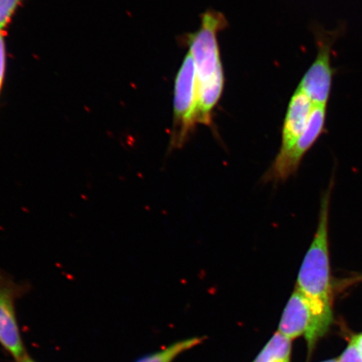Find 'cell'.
I'll return each instance as SVG.
<instances>
[{"label":"cell","mask_w":362,"mask_h":362,"mask_svg":"<svg viewBox=\"0 0 362 362\" xmlns=\"http://www.w3.org/2000/svg\"><path fill=\"white\" fill-rule=\"evenodd\" d=\"M20 362H36L35 360L31 358V357L27 354L24 358H23Z\"/></svg>","instance_id":"obj_16"},{"label":"cell","mask_w":362,"mask_h":362,"mask_svg":"<svg viewBox=\"0 0 362 362\" xmlns=\"http://www.w3.org/2000/svg\"><path fill=\"white\" fill-rule=\"evenodd\" d=\"M329 194L328 191L321 201L318 228L303 261L296 288L321 314L333 318L328 242Z\"/></svg>","instance_id":"obj_1"},{"label":"cell","mask_w":362,"mask_h":362,"mask_svg":"<svg viewBox=\"0 0 362 362\" xmlns=\"http://www.w3.org/2000/svg\"><path fill=\"white\" fill-rule=\"evenodd\" d=\"M362 356L355 344L351 341V344L346 348V351L338 359V362H361Z\"/></svg>","instance_id":"obj_13"},{"label":"cell","mask_w":362,"mask_h":362,"mask_svg":"<svg viewBox=\"0 0 362 362\" xmlns=\"http://www.w3.org/2000/svg\"><path fill=\"white\" fill-rule=\"evenodd\" d=\"M332 320L321 314L296 289L284 308L278 332L291 339L304 337L311 352L319 339L327 332Z\"/></svg>","instance_id":"obj_5"},{"label":"cell","mask_w":362,"mask_h":362,"mask_svg":"<svg viewBox=\"0 0 362 362\" xmlns=\"http://www.w3.org/2000/svg\"><path fill=\"white\" fill-rule=\"evenodd\" d=\"M292 339L276 332L252 362H289Z\"/></svg>","instance_id":"obj_10"},{"label":"cell","mask_w":362,"mask_h":362,"mask_svg":"<svg viewBox=\"0 0 362 362\" xmlns=\"http://www.w3.org/2000/svg\"><path fill=\"white\" fill-rule=\"evenodd\" d=\"M6 42H4V35L0 33V90H1L4 81V71H6Z\"/></svg>","instance_id":"obj_14"},{"label":"cell","mask_w":362,"mask_h":362,"mask_svg":"<svg viewBox=\"0 0 362 362\" xmlns=\"http://www.w3.org/2000/svg\"><path fill=\"white\" fill-rule=\"evenodd\" d=\"M327 106L315 105L306 128L291 151L284 156H277L264 180L277 182L286 180L296 173L302 158L323 133L327 122Z\"/></svg>","instance_id":"obj_7"},{"label":"cell","mask_w":362,"mask_h":362,"mask_svg":"<svg viewBox=\"0 0 362 362\" xmlns=\"http://www.w3.org/2000/svg\"><path fill=\"white\" fill-rule=\"evenodd\" d=\"M228 25L223 13L207 11L202 13L200 29L185 35L184 42L188 45L196 65L197 84L206 83L223 71L217 34Z\"/></svg>","instance_id":"obj_3"},{"label":"cell","mask_w":362,"mask_h":362,"mask_svg":"<svg viewBox=\"0 0 362 362\" xmlns=\"http://www.w3.org/2000/svg\"><path fill=\"white\" fill-rule=\"evenodd\" d=\"M174 94L170 148H179L187 143L198 124L197 69L189 52L176 75Z\"/></svg>","instance_id":"obj_2"},{"label":"cell","mask_w":362,"mask_h":362,"mask_svg":"<svg viewBox=\"0 0 362 362\" xmlns=\"http://www.w3.org/2000/svg\"><path fill=\"white\" fill-rule=\"evenodd\" d=\"M205 339L206 337H192L176 341L164 349L140 357L135 362H173L185 351L201 345Z\"/></svg>","instance_id":"obj_11"},{"label":"cell","mask_w":362,"mask_h":362,"mask_svg":"<svg viewBox=\"0 0 362 362\" xmlns=\"http://www.w3.org/2000/svg\"><path fill=\"white\" fill-rule=\"evenodd\" d=\"M315 104L297 88L289 101L282 129V144L278 156L288 153L304 132Z\"/></svg>","instance_id":"obj_8"},{"label":"cell","mask_w":362,"mask_h":362,"mask_svg":"<svg viewBox=\"0 0 362 362\" xmlns=\"http://www.w3.org/2000/svg\"><path fill=\"white\" fill-rule=\"evenodd\" d=\"M24 0H0V31L11 21L12 17Z\"/></svg>","instance_id":"obj_12"},{"label":"cell","mask_w":362,"mask_h":362,"mask_svg":"<svg viewBox=\"0 0 362 362\" xmlns=\"http://www.w3.org/2000/svg\"><path fill=\"white\" fill-rule=\"evenodd\" d=\"M362 362V361H361Z\"/></svg>","instance_id":"obj_18"},{"label":"cell","mask_w":362,"mask_h":362,"mask_svg":"<svg viewBox=\"0 0 362 362\" xmlns=\"http://www.w3.org/2000/svg\"><path fill=\"white\" fill-rule=\"evenodd\" d=\"M224 83V72L221 71L206 83L197 84L198 124H211L212 112L223 94Z\"/></svg>","instance_id":"obj_9"},{"label":"cell","mask_w":362,"mask_h":362,"mask_svg":"<svg viewBox=\"0 0 362 362\" xmlns=\"http://www.w3.org/2000/svg\"><path fill=\"white\" fill-rule=\"evenodd\" d=\"M26 288L0 271V345L17 362L27 355L16 310V300Z\"/></svg>","instance_id":"obj_6"},{"label":"cell","mask_w":362,"mask_h":362,"mask_svg":"<svg viewBox=\"0 0 362 362\" xmlns=\"http://www.w3.org/2000/svg\"><path fill=\"white\" fill-rule=\"evenodd\" d=\"M351 341L355 344V346L357 349H358L362 356V333L358 334V336L353 337Z\"/></svg>","instance_id":"obj_15"},{"label":"cell","mask_w":362,"mask_h":362,"mask_svg":"<svg viewBox=\"0 0 362 362\" xmlns=\"http://www.w3.org/2000/svg\"><path fill=\"white\" fill-rule=\"evenodd\" d=\"M323 362H338V359H336V360H329V361H323Z\"/></svg>","instance_id":"obj_17"},{"label":"cell","mask_w":362,"mask_h":362,"mask_svg":"<svg viewBox=\"0 0 362 362\" xmlns=\"http://www.w3.org/2000/svg\"><path fill=\"white\" fill-rule=\"evenodd\" d=\"M341 34V27L333 30L315 28L317 55L298 87L315 105L327 106L329 100L336 74L332 63V49Z\"/></svg>","instance_id":"obj_4"}]
</instances>
